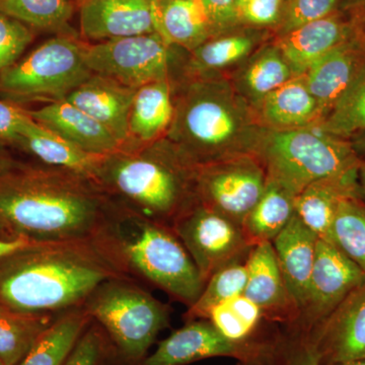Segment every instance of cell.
<instances>
[{
  "instance_id": "obj_1",
  "label": "cell",
  "mask_w": 365,
  "mask_h": 365,
  "mask_svg": "<svg viewBox=\"0 0 365 365\" xmlns=\"http://www.w3.org/2000/svg\"><path fill=\"white\" fill-rule=\"evenodd\" d=\"M112 198L71 170L16 160L0 172V239L31 242L90 240Z\"/></svg>"
},
{
  "instance_id": "obj_2",
  "label": "cell",
  "mask_w": 365,
  "mask_h": 365,
  "mask_svg": "<svg viewBox=\"0 0 365 365\" xmlns=\"http://www.w3.org/2000/svg\"><path fill=\"white\" fill-rule=\"evenodd\" d=\"M124 277L93 242H31L0 259V304L57 314L83 306L98 285Z\"/></svg>"
},
{
  "instance_id": "obj_3",
  "label": "cell",
  "mask_w": 365,
  "mask_h": 365,
  "mask_svg": "<svg viewBox=\"0 0 365 365\" xmlns=\"http://www.w3.org/2000/svg\"><path fill=\"white\" fill-rule=\"evenodd\" d=\"M91 241L122 276L150 283L188 307L205 287L172 227L115 199Z\"/></svg>"
},
{
  "instance_id": "obj_4",
  "label": "cell",
  "mask_w": 365,
  "mask_h": 365,
  "mask_svg": "<svg viewBox=\"0 0 365 365\" xmlns=\"http://www.w3.org/2000/svg\"><path fill=\"white\" fill-rule=\"evenodd\" d=\"M178 97L165 138L190 163L202 167L256 155L266 127L227 81L191 79Z\"/></svg>"
},
{
  "instance_id": "obj_5",
  "label": "cell",
  "mask_w": 365,
  "mask_h": 365,
  "mask_svg": "<svg viewBox=\"0 0 365 365\" xmlns=\"http://www.w3.org/2000/svg\"><path fill=\"white\" fill-rule=\"evenodd\" d=\"M197 170L198 167L162 138L106 157L97 182L115 200L173 227L198 201Z\"/></svg>"
},
{
  "instance_id": "obj_6",
  "label": "cell",
  "mask_w": 365,
  "mask_h": 365,
  "mask_svg": "<svg viewBox=\"0 0 365 365\" xmlns=\"http://www.w3.org/2000/svg\"><path fill=\"white\" fill-rule=\"evenodd\" d=\"M105 333L107 360L141 365L158 334L170 326L169 307L128 277L105 280L83 304Z\"/></svg>"
},
{
  "instance_id": "obj_7",
  "label": "cell",
  "mask_w": 365,
  "mask_h": 365,
  "mask_svg": "<svg viewBox=\"0 0 365 365\" xmlns=\"http://www.w3.org/2000/svg\"><path fill=\"white\" fill-rule=\"evenodd\" d=\"M309 128H266L256 150L269 181L297 196L313 182L359 169L349 140Z\"/></svg>"
},
{
  "instance_id": "obj_8",
  "label": "cell",
  "mask_w": 365,
  "mask_h": 365,
  "mask_svg": "<svg viewBox=\"0 0 365 365\" xmlns=\"http://www.w3.org/2000/svg\"><path fill=\"white\" fill-rule=\"evenodd\" d=\"M93 72L83 58V41L57 36L0 76V91L14 100H63Z\"/></svg>"
},
{
  "instance_id": "obj_9",
  "label": "cell",
  "mask_w": 365,
  "mask_h": 365,
  "mask_svg": "<svg viewBox=\"0 0 365 365\" xmlns=\"http://www.w3.org/2000/svg\"><path fill=\"white\" fill-rule=\"evenodd\" d=\"M172 47L158 33L98 43L83 41V58L93 73L136 90L170 81Z\"/></svg>"
},
{
  "instance_id": "obj_10",
  "label": "cell",
  "mask_w": 365,
  "mask_h": 365,
  "mask_svg": "<svg viewBox=\"0 0 365 365\" xmlns=\"http://www.w3.org/2000/svg\"><path fill=\"white\" fill-rule=\"evenodd\" d=\"M277 335L262 331L250 339L232 340L209 319H192L163 340L141 365H189L215 357H230L240 364H253L267 353Z\"/></svg>"
},
{
  "instance_id": "obj_11",
  "label": "cell",
  "mask_w": 365,
  "mask_h": 365,
  "mask_svg": "<svg viewBox=\"0 0 365 365\" xmlns=\"http://www.w3.org/2000/svg\"><path fill=\"white\" fill-rule=\"evenodd\" d=\"M172 230L205 283L227 264L246 259L252 249L239 225L198 201L178 218Z\"/></svg>"
},
{
  "instance_id": "obj_12",
  "label": "cell",
  "mask_w": 365,
  "mask_h": 365,
  "mask_svg": "<svg viewBox=\"0 0 365 365\" xmlns=\"http://www.w3.org/2000/svg\"><path fill=\"white\" fill-rule=\"evenodd\" d=\"M266 185L267 175L256 158L223 160L198 167L197 200L242 227Z\"/></svg>"
},
{
  "instance_id": "obj_13",
  "label": "cell",
  "mask_w": 365,
  "mask_h": 365,
  "mask_svg": "<svg viewBox=\"0 0 365 365\" xmlns=\"http://www.w3.org/2000/svg\"><path fill=\"white\" fill-rule=\"evenodd\" d=\"M365 274L332 242L319 239L306 304L292 332L307 337L355 288Z\"/></svg>"
},
{
  "instance_id": "obj_14",
  "label": "cell",
  "mask_w": 365,
  "mask_h": 365,
  "mask_svg": "<svg viewBox=\"0 0 365 365\" xmlns=\"http://www.w3.org/2000/svg\"><path fill=\"white\" fill-rule=\"evenodd\" d=\"M319 364L365 359V282L307 336Z\"/></svg>"
},
{
  "instance_id": "obj_15",
  "label": "cell",
  "mask_w": 365,
  "mask_h": 365,
  "mask_svg": "<svg viewBox=\"0 0 365 365\" xmlns=\"http://www.w3.org/2000/svg\"><path fill=\"white\" fill-rule=\"evenodd\" d=\"M364 32L361 23L338 9L326 18L280 36L275 46L297 78L334 48Z\"/></svg>"
},
{
  "instance_id": "obj_16",
  "label": "cell",
  "mask_w": 365,
  "mask_h": 365,
  "mask_svg": "<svg viewBox=\"0 0 365 365\" xmlns=\"http://www.w3.org/2000/svg\"><path fill=\"white\" fill-rule=\"evenodd\" d=\"M78 6L81 36L91 42L157 33L155 0H85Z\"/></svg>"
},
{
  "instance_id": "obj_17",
  "label": "cell",
  "mask_w": 365,
  "mask_h": 365,
  "mask_svg": "<svg viewBox=\"0 0 365 365\" xmlns=\"http://www.w3.org/2000/svg\"><path fill=\"white\" fill-rule=\"evenodd\" d=\"M248 278L245 297L256 304L264 319L292 326L299 319V309L287 287L278 265L272 242L253 247L246 259Z\"/></svg>"
},
{
  "instance_id": "obj_18",
  "label": "cell",
  "mask_w": 365,
  "mask_h": 365,
  "mask_svg": "<svg viewBox=\"0 0 365 365\" xmlns=\"http://www.w3.org/2000/svg\"><path fill=\"white\" fill-rule=\"evenodd\" d=\"M136 91L107 76L93 73L66 100L97 120L124 148L129 143V117Z\"/></svg>"
},
{
  "instance_id": "obj_19",
  "label": "cell",
  "mask_w": 365,
  "mask_h": 365,
  "mask_svg": "<svg viewBox=\"0 0 365 365\" xmlns=\"http://www.w3.org/2000/svg\"><path fill=\"white\" fill-rule=\"evenodd\" d=\"M364 35L338 45L300 76L318 102L323 119L365 63Z\"/></svg>"
},
{
  "instance_id": "obj_20",
  "label": "cell",
  "mask_w": 365,
  "mask_h": 365,
  "mask_svg": "<svg viewBox=\"0 0 365 365\" xmlns=\"http://www.w3.org/2000/svg\"><path fill=\"white\" fill-rule=\"evenodd\" d=\"M26 112L41 126L86 153L111 155L123 150L111 132L66 98L53 101L40 109Z\"/></svg>"
},
{
  "instance_id": "obj_21",
  "label": "cell",
  "mask_w": 365,
  "mask_h": 365,
  "mask_svg": "<svg viewBox=\"0 0 365 365\" xmlns=\"http://www.w3.org/2000/svg\"><path fill=\"white\" fill-rule=\"evenodd\" d=\"M362 199L359 169L313 182L294 197L295 215L319 239L330 240V230L341 204Z\"/></svg>"
},
{
  "instance_id": "obj_22",
  "label": "cell",
  "mask_w": 365,
  "mask_h": 365,
  "mask_svg": "<svg viewBox=\"0 0 365 365\" xmlns=\"http://www.w3.org/2000/svg\"><path fill=\"white\" fill-rule=\"evenodd\" d=\"M318 241V235L297 215L272 241L281 273L299 313L306 304Z\"/></svg>"
},
{
  "instance_id": "obj_23",
  "label": "cell",
  "mask_w": 365,
  "mask_h": 365,
  "mask_svg": "<svg viewBox=\"0 0 365 365\" xmlns=\"http://www.w3.org/2000/svg\"><path fill=\"white\" fill-rule=\"evenodd\" d=\"M20 136L18 146L39 158L44 165L71 170L96 182L101 165L108 157L86 153L41 126L30 115L21 126Z\"/></svg>"
},
{
  "instance_id": "obj_24",
  "label": "cell",
  "mask_w": 365,
  "mask_h": 365,
  "mask_svg": "<svg viewBox=\"0 0 365 365\" xmlns=\"http://www.w3.org/2000/svg\"><path fill=\"white\" fill-rule=\"evenodd\" d=\"M257 110L261 124L276 130L309 128L323 119L318 102L302 76L290 79L269 93Z\"/></svg>"
},
{
  "instance_id": "obj_25",
  "label": "cell",
  "mask_w": 365,
  "mask_h": 365,
  "mask_svg": "<svg viewBox=\"0 0 365 365\" xmlns=\"http://www.w3.org/2000/svg\"><path fill=\"white\" fill-rule=\"evenodd\" d=\"M174 116L170 81H155L137 88L130 117L126 148L160 140L169 130Z\"/></svg>"
},
{
  "instance_id": "obj_26",
  "label": "cell",
  "mask_w": 365,
  "mask_h": 365,
  "mask_svg": "<svg viewBox=\"0 0 365 365\" xmlns=\"http://www.w3.org/2000/svg\"><path fill=\"white\" fill-rule=\"evenodd\" d=\"M155 20L163 39L190 52L215 37L201 0H155Z\"/></svg>"
},
{
  "instance_id": "obj_27",
  "label": "cell",
  "mask_w": 365,
  "mask_h": 365,
  "mask_svg": "<svg viewBox=\"0 0 365 365\" xmlns=\"http://www.w3.org/2000/svg\"><path fill=\"white\" fill-rule=\"evenodd\" d=\"M91 321L83 306L57 314L19 365H64Z\"/></svg>"
},
{
  "instance_id": "obj_28",
  "label": "cell",
  "mask_w": 365,
  "mask_h": 365,
  "mask_svg": "<svg viewBox=\"0 0 365 365\" xmlns=\"http://www.w3.org/2000/svg\"><path fill=\"white\" fill-rule=\"evenodd\" d=\"M294 197L279 185L267 179L261 198L242 223V234L251 248L272 242L295 215Z\"/></svg>"
},
{
  "instance_id": "obj_29",
  "label": "cell",
  "mask_w": 365,
  "mask_h": 365,
  "mask_svg": "<svg viewBox=\"0 0 365 365\" xmlns=\"http://www.w3.org/2000/svg\"><path fill=\"white\" fill-rule=\"evenodd\" d=\"M294 78L284 57L274 44L252 57L240 73L235 88L250 105L257 108L266 96Z\"/></svg>"
},
{
  "instance_id": "obj_30",
  "label": "cell",
  "mask_w": 365,
  "mask_h": 365,
  "mask_svg": "<svg viewBox=\"0 0 365 365\" xmlns=\"http://www.w3.org/2000/svg\"><path fill=\"white\" fill-rule=\"evenodd\" d=\"M56 314L21 313L0 304V359L19 365Z\"/></svg>"
},
{
  "instance_id": "obj_31",
  "label": "cell",
  "mask_w": 365,
  "mask_h": 365,
  "mask_svg": "<svg viewBox=\"0 0 365 365\" xmlns=\"http://www.w3.org/2000/svg\"><path fill=\"white\" fill-rule=\"evenodd\" d=\"M256 36L251 34L212 37L192 50L188 71L192 79L208 78L209 73L241 61L253 51Z\"/></svg>"
},
{
  "instance_id": "obj_32",
  "label": "cell",
  "mask_w": 365,
  "mask_h": 365,
  "mask_svg": "<svg viewBox=\"0 0 365 365\" xmlns=\"http://www.w3.org/2000/svg\"><path fill=\"white\" fill-rule=\"evenodd\" d=\"M314 127L346 140L365 131V63L331 111Z\"/></svg>"
},
{
  "instance_id": "obj_33",
  "label": "cell",
  "mask_w": 365,
  "mask_h": 365,
  "mask_svg": "<svg viewBox=\"0 0 365 365\" xmlns=\"http://www.w3.org/2000/svg\"><path fill=\"white\" fill-rule=\"evenodd\" d=\"M246 259L227 264L209 278L200 297L185 314L188 321L208 319L209 314L215 307L244 294L248 278Z\"/></svg>"
},
{
  "instance_id": "obj_34",
  "label": "cell",
  "mask_w": 365,
  "mask_h": 365,
  "mask_svg": "<svg viewBox=\"0 0 365 365\" xmlns=\"http://www.w3.org/2000/svg\"><path fill=\"white\" fill-rule=\"evenodd\" d=\"M329 242L365 274V200L350 199L341 204L331 227Z\"/></svg>"
},
{
  "instance_id": "obj_35",
  "label": "cell",
  "mask_w": 365,
  "mask_h": 365,
  "mask_svg": "<svg viewBox=\"0 0 365 365\" xmlns=\"http://www.w3.org/2000/svg\"><path fill=\"white\" fill-rule=\"evenodd\" d=\"M72 11L71 0H0V13L36 30H63Z\"/></svg>"
},
{
  "instance_id": "obj_36",
  "label": "cell",
  "mask_w": 365,
  "mask_h": 365,
  "mask_svg": "<svg viewBox=\"0 0 365 365\" xmlns=\"http://www.w3.org/2000/svg\"><path fill=\"white\" fill-rule=\"evenodd\" d=\"M263 313L244 294L237 295L222 302L209 314L208 319L222 332L232 340L250 339L262 332Z\"/></svg>"
},
{
  "instance_id": "obj_37",
  "label": "cell",
  "mask_w": 365,
  "mask_h": 365,
  "mask_svg": "<svg viewBox=\"0 0 365 365\" xmlns=\"http://www.w3.org/2000/svg\"><path fill=\"white\" fill-rule=\"evenodd\" d=\"M250 365H319V360L307 338L289 333L279 334L269 351Z\"/></svg>"
},
{
  "instance_id": "obj_38",
  "label": "cell",
  "mask_w": 365,
  "mask_h": 365,
  "mask_svg": "<svg viewBox=\"0 0 365 365\" xmlns=\"http://www.w3.org/2000/svg\"><path fill=\"white\" fill-rule=\"evenodd\" d=\"M341 0H287L278 23L279 36L321 20L339 9Z\"/></svg>"
},
{
  "instance_id": "obj_39",
  "label": "cell",
  "mask_w": 365,
  "mask_h": 365,
  "mask_svg": "<svg viewBox=\"0 0 365 365\" xmlns=\"http://www.w3.org/2000/svg\"><path fill=\"white\" fill-rule=\"evenodd\" d=\"M33 40L32 29L11 16L0 13V76L18 62Z\"/></svg>"
},
{
  "instance_id": "obj_40",
  "label": "cell",
  "mask_w": 365,
  "mask_h": 365,
  "mask_svg": "<svg viewBox=\"0 0 365 365\" xmlns=\"http://www.w3.org/2000/svg\"><path fill=\"white\" fill-rule=\"evenodd\" d=\"M108 357V342L102 328L91 321L64 365H102Z\"/></svg>"
},
{
  "instance_id": "obj_41",
  "label": "cell",
  "mask_w": 365,
  "mask_h": 365,
  "mask_svg": "<svg viewBox=\"0 0 365 365\" xmlns=\"http://www.w3.org/2000/svg\"><path fill=\"white\" fill-rule=\"evenodd\" d=\"M215 37L241 23L237 0H201Z\"/></svg>"
},
{
  "instance_id": "obj_42",
  "label": "cell",
  "mask_w": 365,
  "mask_h": 365,
  "mask_svg": "<svg viewBox=\"0 0 365 365\" xmlns=\"http://www.w3.org/2000/svg\"><path fill=\"white\" fill-rule=\"evenodd\" d=\"M284 0H248L240 9L242 21L254 26H271L279 23Z\"/></svg>"
},
{
  "instance_id": "obj_43",
  "label": "cell",
  "mask_w": 365,
  "mask_h": 365,
  "mask_svg": "<svg viewBox=\"0 0 365 365\" xmlns=\"http://www.w3.org/2000/svg\"><path fill=\"white\" fill-rule=\"evenodd\" d=\"M28 116L26 110L14 103L0 101V141L18 145L21 126Z\"/></svg>"
},
{
  "instance_id": "obj_44",
  "label": "cell",
  "mask_w": 365,
  "mask_h": 365,
  "mask_svg": "<svg viewBox=\"0 0 365 365\" xmlns=\"http://www.w3.org/2000/svg\"><path fill=\"white\" fill-rule=\"evenodd\" d=\"M339 9L365 26V0H341Z\"/></svg>"
},
{
  "instance_id": "obj_45",
  "label": "cell",
  "mask_w": 365,
  "mask_h": 365,
  "mask_svg": "<svg viewBox=\"0 0 365 365\" xmlns=\"http://www.w3.org/2000/svg\"><path fill=\"white\" fill-rule=\"evenodd\" d=\"M31 242L18 240V241H6V240L0 239V259L6 255L13 253L16 250L28 246Z\"/></svg>"
},
{
  "instance_id": "obj_46",
  "label": "cell",
  "mask_w": 365,
  "mask_h": 365,
  "mask_svg": "<svg viewBox=\"0 0 365 365\" xmlns=\"http://www.w3.org/2000/svg\"><path fill=\"white\" fill-rule=\"evenodd\" d=\"M7 144L0 141V172H4L16 163L6 148Z\"/></svg>"
},
{
  "instance_id": "obj_47",
  "label": "cell",
  "mask_w": 365,
  "mask_h": 365,
  "mask_svg": "<svg viewBox=\"0 0 365 365\" xmlns=\"http://www.w3.org/2000/svg\"><path fill=\"white\" fill-rule=\"evenodd\" d=\"M353 150L360 158L365 160V131L355 134L349 139Z\"/></svg>"
},
{
  "instance_id": "obj_48",
  "label": "cell",
  "mask_w": 365,
  "mask_h": 365,
  "mask_svg": "<svg viewBox=\"0 0 365 365\" xmlns=\"http://www.w3.org/2000/svg\"><path fill=\"white\" fill-rule=\"evenodd\" d=\"M359 181L360 184V188H361L362 194H364L365 200V160L361 158L359 163Z\"/></svg>"
},
{
  "instance_id": "obj_49",
  "label": "cell",
  "mask_w": 365,
  "mask_h": 365,
  "mask_svg": "<svg viewBox=\"0 0 365 365\" xmlns=\"http://www.w3.org/2000/svg\"><path fill=\"white\" fill-rule=\"evenodd\" d=\"M319 365H365V359L344 360V361L331 362V364Z\"/></svg>"
},
{
  "instance_id": "obj_50",
  "label": "cell",
  "mask_w": 365,
  "mask_h": 365,
  "mask_svg": "<svg viewBox=\"0 0 365 365\" xmlns=\"http://www.w3.org/2000/svg\"><path fill=\"white\" fill-rule=\"evenodd\" d=\"M247 1H248V0H237V7H239V11ZM240 16H241V14H240Z\"/></svg>"
},
{
  "instance_id": "obj_51",
  "label": "cell",
  "mask_w": 365,
  "mask_h": 365,
  "mask_svg": "<svg viewBox=\"0 0 365 365\" xmlns=\"http://www.w3.org/2000/svg\"><path fill=\"white\" fill-rule=\"evenodd\" d=\"M85 1V0H78V2L76 4H79L81 2Z\"/></svg>"
},
{
  "instance_id": "obj_52",
  "label": "cell",
  "mask_w": 365,
  "mask_h": 365,
  "mask_svg": "<svg viewBox=\"0 0 365 365\" xmlns=\"http://www.w3.org/2000/svg\"><path fill=\"white\" fill-rule=\"evenodd\" d=\"M0 365H6V364H4V362H2L1 359H0Z\"/></svg>"
},
{
  "instance_id": "obj_53",
  "label": "cell",
  "mask_w": 365,
  "mask_h": 365,
  "mask_svg": "<svg viewBox=\"0 0 365 365\" xmlns=\"http://www.w3.org/2000/svg\"><path fill=\"white\" fill-rule=\"evenodd\" d=\"M364 44H365V32H364Z\"/></svg>"
},
{
  "instance_id": "obj_54",
  "label": "cell",
  "mask_w": 365,
  "mask_h": 365,
  "mask_svg": "<svg viewBox=\"0 0 365 365\" xmlns=\"http://www.w3.org/2000/svg\"><path fill=\"white\" fill-rule=\"evenodd\" d=\"M71 1H76V2H78V0H71Z\"/></svg>"
}]
</instances>
